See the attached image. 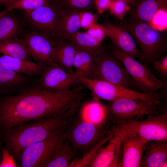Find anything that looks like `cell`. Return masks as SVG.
<instances>
[{"mask_svg": "<svg viewBox=\"0 0 167 167\" xmlns=\"http://www.w3.org/2000/svg\"><path fill=\"white\" fill-rule=\"evenodd\" d=\"M96 60V56L78 49L74 58L73 68L78 75L87 79H94Z\"/></svg>", "mask_w": 167, "mask_h": 167, "instance_id": "cb8c5ba5", "label": "cell"}, {"mask_svg": "<svg viewBox=\"0 0 167 167\" xmlns=\"http://www.w3.org/2000/svg\"><path fill=\"white\" fill-rule=\"evenodd\" d=\"M8 12H9V11L7 9H6L3 11L0 12V18Z\"/></svg>", "mask_w": 167, "mask_h": 167, "instance_id": "60d3db41", "label": "cell"}, {"mask_svg": "<svg viewBox=\"0 0 167 167\" xmlns=\"http://www.w3.org/2000/svg\"><path fill=\"white\" fill-rule=\"evenodd\" d=\"M0 162V167H17L13 156L9 152V150L3 149Z\"/></svg>", "mask_w": 167, "mask_h": 167, "instance_id": "d590c367", "label": "cell"}, {"mask_svg": "<svg viewBox=\"0 0 167 167\" xmlns=\"http://www.w3.org/2000/svg\"><path fill=\"white\" fill-rule=\"evenodd\" d=\"M161 9L167 10V0H136L126 14L131 18L149 24Z\"/></svg>", "mask_w": 167, "mask_h": 167, "instance_id": "ac0fdd59", "label": "cell"}, {"mask_svg": "<svg viewBox=\"0 0 167 167\" xmlns=\"http://www.w3.org/2000/svg\"><path fill=\"white\" fill-rule=\"evenodd\" d=\"M67 125L57 129L45 139L26 148L20 157L22 166L42 167L64 138Z\"/></svg>", "mask_w": 167, "mask_h": 167, "instance_id": "9c48e42d", "label": "cell"}, {"mask_svg": "<svg viewBox=\"0 0 167 167\" xmlns=\"http://www.w3.org/2000/svg\"><path fill=\"white\" fill-rule=\"evenodd\" d=\"M153 67L161 77V79L167 78V55L163 56L159 59L152 62Z\"/></svg>", "mask_w": 167, "mask_h": 167, "instance_id": "d6a6232c", "label": "cell"}, {"mask_svg": "<svg viewBox=\"0 0 167 167\" xmlns=\"http://www.w3.org/2000/svg\"><path fill=\"white\" fill-rule=\"evenodd\" d=\"M41 75L38 86L48 91H63L82 84L75 71H66L57 64L46 66Z\"/></svg>", "mask_w": 167, "mask_h": 167, "instance_id": "7c38bea8", "label": "cell"}, {"mask_svg": "<svg viewBox=\"0 0 167 167\" xmlns=\"http://www.w3.org/2000/svg\"><path fill=\"white\" fill-rule=\"evenodd\" d=\"M84 87L90 92L92 98L108 101L123 98L141 99L161 102L160 92L146 94L136 91L101 80L90 79L79 75Z\"/></svg>", "mask_w": 167, "mask_h": 167, "instance_id": "52a82bcc", "label": "cell"}, {"mask_svg": "<svg viewBox=\"0 0 167 167\" xmlns=\"http://www.w3.org/2000/svg\"><path fill=\"white\" fill-rule=\"evenodd\" d=\"M57 9L58 17L54 31V40L63 39L66 36L76 32L81 26V12Z\"/></svg>", "mask_w": 167, "mask_h": 167, "instance_id": "d6986e66", "label": "cell"}, {"mask_svg": "<svg viewBox=\"0 0 167 167\" xmlns=\"http://www.w3.org/2000/svg\"><path fill=\"white\" fill-rule=\"evenodd\" d=\"M23 38L30 57L37 63L44 66L57 64L54 41L51 37L34 30L24 34Z\"/></svg>", "mask_w": 167, "mask_h": 167, "instance_id": "8fae6325", "label": "cell"}, {"mask_svg": "<svg viewBox=\"0 0 167 167\" xmlns=\"http://www.w3.org/2000/svg\"><path fill=\"white\" fill-rule=\"evenodd\" d=\"M112 0H93L94 4L99 14L109 9Z\"/></svg>", "mask_w": 167, "mask_h": 167, "instance_id": "8d00e7d4", "label": "cell"}, {"mask_svg": "<svg viewBox=\"0 0 167 167\" xmlns=\"http://www.w3.org/2000/svg\"><path fill=\"white\" fill-rule=\"evenodd\" d=\"M96 58L94 79L104 80L139 92L122 62L109 49L107 51L103 47Z\"/></svg>", "mask_w": 167, "mask_h": 167, "instance_id": "8992f818", "label": "cell"}, {"mask_svg": "<svg viewBox=\"0 0 167 167\" xmlns=\"http://www.w3.org/2000/svg\"><path fill=\"white\" fill-rule=\"evenodd\" d=\"M9 12L0 18V43L18 37L22 31L19 19Z\"/></svg>", "mask_w": 167, "mask_h": 167, "instance_id": "484cf974", "label": "cell"}, {"mask_svg": "<svg viewBox=\"0 0 167 167\" xmlns=\"http://www.w3.org/2000/svg\"><path fill=\"white\" fill-rule=\"evenodd\" d=\"M1 158H2V156L1 157V155H0V161H1Z\"/></svg>", "mask_w": 167, "mask_h": 167, "instance_id": "7bdbcfd3", "label": "cell"}, {"mask_svg": "<svg viewBox=\"0 0 167 167\" xmlns=\"http://www.w3.org/2000/svg\"><path fill=\"white\" fill-rule=\"evenodd\" d=\"M122 140V155L119 167H140L146 142L131 132L120 131Z\"/></svg>", "mask_w": 167, "mask_h": 167, "instance_id": "5bb4252c", "label": "cell"}, {"mask_svg": "<svg viewBox=\"0 0 167 167\" xmlns=\"http://www.w3.org/2000/svg\"><path fill=\"white\" fill-rule=\"evenodd\" d=\"M109 49L122 62L139 92L148 94L161 89L162 79L156 78L145 65L122 52L113 44Z\"/></svg>", "mask_w": 167, "mask_h": 167, "instance_id": "ba28073f", "label": "cell"}, {"mask_svg": "<svg viewBox=\"0 0 167 167\" xmlns=\"http://www.w3.org/2000/svg\"><path fill=\"white\" fill-rule=\"evenodd\" d=\"M80 119L100 126H109L107 109L100 100H92L81 105L79 110Z\"/></svg>", "mask_w": 167, "mask_h": 167, "instance_id": "e0dca14e", "label": "cell"}, {"mask_svg": "<svg viewBox=\"0 0 167 167\" xmlns=\"http://www.w3.org/2000/svg\"><path fill=\"white\" fill-rule=\"evenodd\" d=\"M167 167V159L165 160L162 162L161 164H160L158 167Z\"/></svg>", "mask_w": 167, "mask_h": 167, "instance_id": "f35d334b", "label": "cell"}, {"mask_svg": "<svg viewBox=\"0 0 167 167\" xmlns=\"http://www.w3.org/2000/svg\"><path fill=\"white\" fill-rule=\"evenodd\" d=\"M63 39L72 42L78 49L88 52L96 57L104 47L102 42L86 32L78 31L66 36Z\"/></svg>", "mask_w": 167, "mask_h": 167, "instance_id": "d4e9b609", "label": "cell"}, {"mask_svg": "<svg viewBox=\"0 0 167 167\" xmlns=\"http://www.w3.org/2000/svg\"><path fill=\"white\" fill-rule=\"evenodd\" d=\"M79 84L67 90L52 92L38 86L18 95L0 99V126L7 131L30 121L78 109L84 99Z\"/></svg>", "mask_w": 167, "mask_h": 167, "instance_id": "6da1fadb", "label": "cell"}, {"mask_svg": "<svg viewBox=\"0 0 167 167\" xmlns=\"http://www.w3.org/2000/svg\"><path fill=\"white\" fill-rule=\"evenodd\" d=\"M123 24L139 45L146 65L159 59L167 52L165 34L154 29L148 23L130 17Z\"/></svg>", "mask_w": 167, "mask_h": 167, "instance_id": "5b68a950", "label": "cell"}, {"mask_svg": "<svg viewBox=\"0 0 167 167\" xmlns=\"http://www.w3.org/2000/svg\"><path fill=\"white\" fill-rule=\"evenodd\" d=\"M123 0L125 1L127 3L129 4L130 6H131L132 5H133L135 3V2L136 1V0Z\"/></svg>", "mask_w": 167, "mask_h": 167, "instance_id": "ab89813d", "label": "cell"}, {"mask_svg": "<svg viewBox=\"0 0 167 167\" xmlns=\"http://www.w3.org/2000/svg\"><path fill=\"white\" fill-rule=\"evenodd\" d=\"M109 141L106 145L100 148L84 163L82 166L118 167L122 140L118 131Z\"/></svg>", "mask_w": 167, "mask_h": 167, "instance_id": "9a60e30c", "label": "cell"}, {"mask_svg": "<svg viewBox=\"0 0 167 167\" xmlns=\"http://www.w3.org/2000/svg\"><path fill=\"white\" fill-rule=\"evenodd\" d=\"M6 0H0V5H4Z\"/></svg>", "mask_w": 167, "mask_h": 167, "instance_id": "b9f144b4", "label": "cell"}, {"mask_svg": "<svg viewBox=\"0 0 167 167\" xmlns=\"http://www.w3.org/2000/svg\"><path fill=\"white\" fill-rule=\"evenodd\" d=\"M77 111L74 110L16 126L6 131V144L16 157H19L28 147L45 139L57 129L67 126Z\"/></svg>", "mask_w": 167, "mask_h": 167, "instance_id": "7a4b0ae2", "label": "cell"}, {"mask_svg": "<svg viewBox=\"0 0 167 167\" xmlns=\"http://www.w3.org/2000/svg\"><path fill=\"white\" fill-rule=\"evenodd\" d=\"M129 5L123 0H112L109 9L111 14L120 20H122L130 9Z\"/></svg>", "mask_w": 167, "mask_h": 167, "instance_id": "4dcf8cb0", "label": "cell"}, {"mask_svg": "<svg viewBox=\"0 0 167 167\" xmlns=\"http://www.w3.org/2000/svg\"><path fill=\"white\" fill-rule=\"evenodd\" d=\"M56 63L65 70L73 71L74 58L78 49L75 45L68 40L59 39L54 40Z\"/></svg>", "mask_w": 167, "mask_h": 167, "instance_id": "7402d4cb", "label": "cell"}, {"mask_svg": "<svg viewBox=\"0 0 167 167\" xmlns=\"http://www.w3.org/2000/svg\"><path fill=\"white\" fill-rule=\"evenodd\" d=\"M51 0H18L6 7L9 12L15 9L32 11L50 4Z\"/></svg>", "mask_w": 167, "mask_h": 167, "instance_id": "f546056e", "label": "cell"}, {"mask_svg": "<svg viewBox=\"0 0 167 167\" xmlns=\"http://www.w3.org/2000/svg\"><path fill=\"white\" fill-rule=\"evenodd\" d=\"M167 10L161 9L156 12L149 23L152 27L159 31L166 28Z\"/></svg>", "mask_w": 167, "mask_h": 167, "instance_id": "1f68e13d", "label": "cell"}, {"mask_svg": "<svg viewBox=\"0 0 167 167\" xmlns=\"http://www.w3.org/2000/svg\"><path fill=\"white\" fill-rule=\"evenodd\" d=\"M120 131L131 132L145 142L152 140L167 141V111L121 126Z\"/></svg>", "mask_w": 167, "mask_h": 167, "instance_id": "30bf717a", "label": "cell"}, {"mask_svg": "<svg viewBox=\"0 0 167 167\" xmlns=\"http://www.w3.org/2000/svg\"><path fill=\"white\" fill-rule=\"evenodd\" d=\"M86 32L101 42L107 36L105 29L103 26L98 25L96 24L90 27L88 29Z\"/></svg>", "mask_w": 167, "mask_h": 167, "instance_id": "836d02e7", "label": "cell"}, {"mask_svg": "<svg viewBox=\"0 0 167 167\" xmlns=\"http://www.w3.org/2000/svg\"><path fill=\"white\" fill-rule=\"evenodd\" d=\"M50 3L60 10L80 12L87 11L94 4L93 0H51Z\"/></svg>", "mask_w": 167, "mask_h": 167, "instance_id": "f1b7e54d", "label": "cell"}, {"mask_svg": "<svg viewBox=\"0 0 167 167\" xmlns=\"http://www.w3.org/2000/svg\"><path fill=\"white\" fill-rule=\"evenodd\" d=\"M0 53L20 59L30 60V56L24 38L16 37L0 43Z\"/></svg>", "mask_w": 167, "mask_h": 167, "instance_id": "4316f807", "label": "cell"}, {"mask_svg": "<svg viewBox=\"0 0 167 167\" xmlns=\"http://www.w3.org/2000/svg\"><path fill=\"white\" fill-rule=\"evenodd\" d=\"M81 26L85 29H88L92 25L96 24L95 16L88 11L81 12Z\"/></svg>", "mask_w": 167, "mask_h": 167, "instance_id": "e575fe53", "label": "cell"}, {"mask_svg": "<svg viewBox=\"0 0 167 167\" xmlns=\"http://www.w3.org/2000/svg\"><path fill=\"white\" fill-rule=\"evenodd\" d=\"M76 154L69 141L64 138L42 167H68Z\"/></svg>", "mask_w": 167, "mask_h": 167, "instance_id": "603a6c76", "label": "cell"}, {"mask_svg": "<svg viewBox=\"0 0 167 167\" xmlns=\"http://www.w3.org/2000/svg\"><path fill=\"white\" fill-rule=\"evenodd\" d=\"M26 18L35 29L51 37L54 33L58 17V10L51 3L35 10L25 11Z\"/></svg>", "mask_w": 167, "mask_h": 167, "instance_id": "2e32d148", "label": "cell"}, {"mask_svg": "<svg viewBox=\"0 0 167 167\" xmlns=\"http://www.w3.org/2000/svg\"><path fill=\"white\" fill-rule=\"evenodd\" d=\"M0 66L21 74L32 76L41 75L46 66L3 55L0 56Z\"/></svg>", "mask_w": 167, "mask_h": 167, "instance_id": "44dd1931", "label": "cell"}, {"mask_svg": "<svg viewBox=\"0 0 167 167\" xmlns=\"http://www.w3.org/2000/svg\"><path fill=\"white\" fill-rule=\"evenodd\" d=\"M18 0H6L4 5L7 7Z\"/></svg>", "mask_w": 167, "mask_h": 167, "instance_id": "74e56055", "label": "cell"}, {"mask_svg": "<svg viewBox=\"0 0 167 167\" xmlns=\"http://www.w3.org/2000/svg\"><path fill=\"white\" fill-rule=\"evenodd\" d=\"M27 80L22 74L0 66V93L24 84Z\"/></svg>", "mask_w": 167, "mask_h": 167, "instance_id": "83f0119b", "label": "cell"}, {"mask_svg": "<svg viewBox=\"0 0 167 167\" xmlns=\"http://www.w3.org/2000/svg\"><path fill=\"white\" fill-rule=\"evenodd\" d=\"M69 123L64 138L70 143L74 151L85 155L83 161L94 153L116 133L115 126H102L78 118Z\"/></svg>", "mask_w": 167, "mask_h": 167, "instance_id": "3957f363", "label": "cell"}, {"mask_svg": "<svg viewBox=\"0 0 167 167\" xmlns=\"http://www.w3.org/2000/svg\"><path fill=\"white\" fill-rule=\"evenodd\" d=\"M109 121L121 126L167 111V105L161 102L141 99L123 98L105 104Z\"/></svg>", "mask_w": 167, "mask_h": 167, "instance_id": "277c9868", "label": "cell"}, {"mask_svg": "<svg viewBox=\"0 0 167 167\" xmlns=\"http://www.w3.org/2000/svg\"><path fill=\"white\" fill-rule=\"evenodd\" d=\"M141 167H158L167 159V141L152 140L144 144Z\"/></svg>", "mask_w": 167, "mask_h": 167, "instance_id": "ffe728a7", "label": "cell"}, {"mask_svg": "<svg viewBox=\"0 0 167 167\" xmlns=\"http://www.w3.org/2000/svg\"><path fill=\"white\" fill-rule=\"evenodd\" d=\"M102 25L113 45L125 54L134 58H137L142 63L146 64L134 37L123 23L116 24L106 21L104 22Z\"/></svg>", "mask_w": 167, "mask_h": 167, "instance_id": "4fadbf2b", "label": "cell"}]
</instances>
